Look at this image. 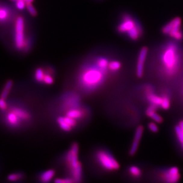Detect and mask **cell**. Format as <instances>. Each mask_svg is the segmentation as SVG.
<instances>
[{"mask_svg":"<svg viewBox=\"0 0 183 183\" xmlns=\"http://www.w3.org/2000/svg\"><path fill=\"white\" fill-rule=\"evenodd\" d=\"M121 67V64L119 61H112L111 62H109L108 69L113 72H116L120 69Z\"/></svg>","mask_w":183,"mask_h":183,"instance_id":"cell-23","label":"cell"},{"mask_svg":"<svg viewBox=\"0 0 183 183\" xmlns=\"http://www.w3.org/2000/svg\"><path fill=\"white\" fill-rule=\"evenodd\" d=\"M148 49L146 47H143L141 49L137 59V75L138 77H141L143 75L144 65L146 61V59L147 55Z\"/></svg>","mask_w":183,"mask_h":183,"instance_id":"cell-9","label":"cell"},{"mask_svg":"<svg viewBox=\"0 0 183 183\" xmlns=\"http://www.w3.org/2000/svg\"><path fill=\"white\" fill-rule=\"evenodd\" d=\"M54 182L56 183H71L74 182L73 178H57Z\"/></svg>","mask_w":183,"mask_h":183,"instance_id":"cell-29","label":"cell"},{"mask_svg":"<svg viewBox=\"0 0 183 183\" xmlns=\"http://www.w3.org/2000/svg\"><path fill=\"white\" fill-rule=\"evenodd\" d=\"M25 22L22 16L16 19L14 27V45L16 48L20 51L24 50L26 38L25 36Z\"/></svg>","mask_w":183,"mask_h":183,"instance_id":"cell-6","label":"cell"},{"mask_svg":"<svg viewBox=\"0 0 183 183\" xmlns=\"http://www.w3.org/2000/svg\"><path fill=\"white\" fill-rule=\"evenodd\" d=\"M148 127H149V129L152 132L156 133V132H157L158 131V127L157 124L155 123H154V122L150 123L149 124V125H148Z\"/></svg>","mask_w":183,"mask_h":183,"instance_id":"cell-30","label":"cell"},{"mask_svg":"<svg viewBox=\"0 0 183 183\" xmlns=\"http://www.w3.org/2000/svg\"><path fill=\"white\" fill-rule=\"evenodd\" d=\"M45 75V70L41 68H38L35 70V78L39 82H43V80Z\"/></svg>","mask_w":183,"mask_h":183,"instance_id":"cell-21","label":"cell"},{"mask_svg":"<svg viewBox=\"0 0 183 183\" xmlns=\"http://www.w3.org/2000/svg\"><path fill=\"white\" fill-rule=\"evenodd\" d=\"M2 98L0 97V110H5L7 109V104L5 100Z\"/></svg>","mask_w":183,"mask_h":183,"instance_id":"cell-31","label":"cell"},{"mask_svg":"<svg viewBox=\"0 0 183 183\" xmlns=\"http://www.w3.org/2000/svg\"><path fill=\"white\" fill-rule=\"evenodd\" d=\"M14 3L16 8L19 10H23L25 8H26V2L25 1H19Z\"/></svg>","mask_w":183,"mask_h":183,"instance_id":"cell-28","label":"cell"},{"mask_svg":"<svg viewBox=\"0 0 183 183\" xmlns=\"http://www.w3.org/2000/svg\"><path fill=\"white\" fill-rule=\"evenodd\" d=\"M162 178L166 183H175L178 182L180 178L178 168L175 166L169 168L163 172Z\"/></svg>","mask_w":183,"mask_h":183,"instance_id":"cell-8","label":"cell"},{"mask_svg":"<svg viewBox=\"0 0 183 183\" xmlns=\"http://www.w3.org/2000/svg\"><path fill=\"white\" fill-rule=\"evenodd\" d=\"M116 30L121 34H127L132 40H138L143 33V28L140 23L127 13L122 16Z\"/></svg>","mask_w":183,"mask_h":183,"instance_id":"cell-3","label":"cell"},{"mask_svg":"<svg viewBox=\"0 0 183 183\" xmlns=\"http://www.w3.org/2000/svg\"><path fill=\"white\" fill-rule=\"evenodd\" d=\"M11 112H13L17 115V117L20 120H29L31 118V116L30 115V113L22 108H18V107L13 108L12 109Z\"/></svg>","mask_w":183,"mask_h":183,"instance_id":"cell-13","label":"cell"},{"mask_svg":"<svg viewBox=\"0 0 183 183\" xmlns=\"http://www.w3.org/2000/svg\"><path fill=\"white\" fill-rule=\"evenodd\" d=\"M13 81L10 80H8L4 85L3 90L1 93L0 97L4 99H6L8 97V96L10 94V92L11 90V89L13 88Z\"/></svg>","mask_w":183,"mask_h":183,"instance_id":"cell-16","label":"cell"},{"mask_svg":"<svg viewBox=\"0 0 183 183\" xmlns=\"http://www.w3.org/2000/svg\"><path fill=\"white\" fill-rule=\"evenodd\" d=\"M10 1H11V2H17V1H22V0H10ZM23 1H26V0H23Z\"/></svg>","mask_w":183,"mask_h":183,"instance_id":"cell-34","label":"cell"},{"mask_svg":"<svg viewBox=\"0 0 183 183\" xmlns=\"http://www.w3.org/2000/svg\"><path fill=\"white\" fill-rule=\"evenodd\" d=\"M96 156L98 162L105 170L114 171L119 169V165L118 162L108 152L101 150L98 151Z\"/></svg>","mask_w":183,"mask_h":183,"instance_id":"cell-7","label":"cell"},{"mask_svg":"<svg viewBox=\"0 0 183 183\" xmlns=\"http://www.w3.org/2000/svg\"><path fill=\"white\" fill-rule=\"evenodd\" d=\"M181 145H182V148H183V143H181Z\"/></svg>","mask_w":183,"mask_h":183,"instance_id":"cell-35","label":"cell"},{"mask_svg":"<svg viewBox=\"0 0 183 183\" xmlns=\"http://www.w3.org/2000/svg\"><path fill=\"white\" fill-rule=\"evenodd\" d=\"M55 176V171L53 170H48L44 172L40 176V180L43 183L51 182Z\"/></svg>","mask_w":183,"mask_h":183,"instance_id":"cell-17","label":"cell"},{"mask_svg":"<svg viewBox=\"0 0 183 183\" xmlns=\"http://www.w3.org/2000/svg\"><path fill=\"white\" fill-rule=\"evenodd\" d=\"M6 119L8 124L13 127H16L20 124V119L17 117V115L11 111L7 115Z\"/></svg>","mask_w":183,"mask_h":183,"instance_id":"cell-14","label":"cell"},{"mask_svg":"<svg viewBox=\"0 0 183 183\" xmlns=\"http://www.w3.org/2000/svg\"><path fill=\"white\" fill-rule=\"evenodd\" d=\"M10 17L9 10L5 7L0 6V23L5 22Z\"/></svg>","mask_w":183,"mask_h":183,"instance_id":"cell-20","label":"cell"},{"mask_svg":"<svg viewBox=\"0 0 183 183\" xmlns=\"http://www.w3.org/2000/svg\"><path fill=\"white\" fill-rule=\"evenodd\" d=\"M95 64L98 66V68L107 72V69H108L109 62L107 58L104 57H99L96 60Z\"/></svg>","mask_w":183,"mask_h":183,"instance_id":"cell-18","label":"cell"},{"mask_svg":"<svg viewBox=\"0 0 183 183\" xmlns=\"http://www.w3.org/2000/svg\"><path fill=\"white\" fill-rule=\"evenodd\" d=\"M129 172L130 174L135 177H139L141 174L140 169L136 166H132L129 168Z\"/></svg>","mask_w":183,"mask_h":183,"instance_id":"cell-25","label":"cell"},{"mask_svg":"<svg viewBox=\"0 0 183 183\" xmlns=\"http://www.w3.org/2000/svg\"><path fill=\"white\" fill-rule=\"evenodd\" d=\"M143 132V128L141 126H139L136 130V133L135 135L134 139L132 143V145L130 151V154L131 155H133L136 154L137 151V148L139 145V142L140 141V139L142 137Z\"/></svg>","mask_w":183,"mask_h":183,"instance_id":"cell-10","label":"cell"},{"mask_svg":"<svg viewBox=\"0 0 183 183\" xmlns=\"http://www.w3.org/2000/svg\"><path fill=\"white\" fill-rule=\"evenodd\" d=\"M146 97L148 101L151 104L155 106L156 107L161 106L162 102V96H159L154 94L152 89L148 88L146 94Z\"/></svg>","mask_w":183,"mask_h":183,"instance_id":"cell-11","label":"cell"},{"mask_svg":"<svg viewBox=\"0 0 183 183\" xmlns=\"http://www.w3.org/2000/svg\"><path fill=\"white\" fill-rule=\"evenodd\" d=\"M57 123L60 126V128L66 132H69L73 128L69 123L66 121L64 117H60L57 118Z\"/></svg>","mask_w":183,"mask_h":183,"instance_id":"cell-19","label":"cell"},{"mask_svg":"<svg viewBox=\"0 0 183 183\" xmlns=\"http://www.w3.org/2000/svg\"><path fill=\"white\" fill-rule=\"evenodd\" d=\"M78 153V145L77 143H73L66 157V160L71 174L72 178L75 182H80L82 177V167L79 160Z\"/></svg>","mask_w":183,"mask_h":183,"instance_id":"cell-4","label":"cell"},{"mask_svg":"<svg viewBox=\"0 0 183 183\" xmlns=\"http://www.w3.org/2000/svg\"><path fill=\"white\" fill-rule=\"evenodd\" d=\"M106 72L95 64L84 69L79 76V82L85 90L92 91L99 87L104 81Z\"/></svg>","mask_w":183,"mask_h":183,"instance_id":"cell-2","label":"cell"},{"mask_svg":"<svg viewBox=\"0 0 183 183\" xmlns=\"http://www.w3.org/2000/svg\"><path fill=\"white\" fill-rule=\"evenodd\" d=\"M26 9L29 11V14L32 17H36L38 15V12L34 6L32 5V3H27L26 4Z\"/></svg>","mask_w":183,"mask_h":183,"instance_id":"cell-27","label":"cell"},{"mask_svg":"<svg viewBox=\"0 0 183 183\" xmlns=\"http://www.w3.org/2000/svg\"><path fill=\"white\" fill-rule=\"evenodd\" d=\"M35 0H26V2L27 3H32Z\"/></svg>","mask_w":183,"mask_h":183,"instance_id":"cell-33","label":"cell"},{"mask_svg":"<svg viewBox=\"0 0 183 183\" xmlns=\"http://www.w3.org/2000/svg\"><path fill=\"white\" fill-rule=\"evenodd\" d=\"M160 61L163 74L168 77L174 76L181 64V56L177 45L169 43L165 46L161 54Z\"/></svg>","mask_w":183,"mask_h":183,"instance_id":"cell-1","label":"cell"},{"mask_svg":"<svg viewBox=\"0 0 183 183\" xmlns=\"http://www.w3.org/2000/svg\"><path fill=\"white\" fill-rule=\"evenodd\" d=\"M83 115H84V111L77 107L70 109L66 113L67 116H69L70 117L73 118L75 120H77L82 118Z\"/></svg>","mask_w":183,"mask_h":183,"instance_id":"cell-15","label":"cell"},{"mask_svg":"<svg viewBox=\"0 0 183 183\" xmlns=\"http://www.w3.org/2000/svg\"><path fill=\"white\" fill-rule=\"evenodd\" d=\"M178 126L180 127V128L181 129V131L183 132V120L181 121V122L179 123V124H178Z\"/></svg>","mask_w":183,"mask_h":183,"instance_id":"cell-32","label":"cell"},{"mask_svg":"<svg viewBox=\"0 0 183 183\" xmlns=\"http://www.w3.org/2000/svg\"><path fill=\"white\" fill-rule=\"evenodd\" d=\"M54 80L53 76L51 75V73L49 72V70H47V72H45V75L43 80V82H44L47 85H51L54 83Z\"/></svg>","mask_w":183,"mask_h":183,"instance_id":"cell-26","label":"cell"},{"mask_svg":"<svg viewBox=\"0 0 183 183\" xmlns=\"http://www.w3.org/2000/svg\"><path fill=\"white\" fill-rule=\"evenodd\" d=\"M23 177V175L22 173H13L8 176L7 180L10 182H16Z\"/></svg>","mask_w":183,"mask_h":183,"instance_id":"cell-24","label":"cell"},{"mask_svg":"<svg viewBox=\"0 0 183 183\" xmlns=\"http://www.w3.org/2000/svg\"><path fill=\"white\" fill-rule=\"evenodd\" d=\"M171 104L170 100L167 95H162V102L160 107L164 110H167L169 108Z\"/></svg>","mask_w":183,"mask_h":183,"instance_id":"cell-22","label":"cell"},{"mask_svg":"<svg viewBox=\"0 0 183 183\" xmlns=\"http://www.w3.org/2000/svg\"><path fill=\"white\" fill-rule=\"evenodd\" d=\"M182 20L180 17H175L165 25L162 28L164 34L169 35L176 40H181L183 39V32L181 30Z\"/></svg>","mask_w":183,"mask_h":183,"instance_id":"cell-5","label":"cell"},{"mask_svg":"<svg viewBox=\"0 0 183 183\" xmlns=\"http://www.w3.org/2000/svg\"><path fill=\"white\" fill-rule=\"evenodd\" d=\"M156 108L157 107L154 105L151 104L146 110V115L151 118L153 120H154L157 123H162L163 121L162 117L160 115H158L156 112Z\"/></svg>","mask_w":183,"mask_h":183,"instance_id":"cell-12","label":"cell"}]
</instances>
